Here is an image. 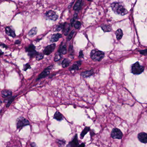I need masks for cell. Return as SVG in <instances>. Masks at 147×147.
Instances as JSON below:
<instances>
[{
	"label": "cell",
	"mask_w": 147,
	"mask_h": 147,
	"mask_svg": "<svg viewBox=\"0 0 147 147\" xmlns=\"http://www.w3.org/2000/svg\"><path fill=\"white\" fill-rule=\"evenodd\" d=\"M3 54H4V52L2 51L1 50H0V56L2 55Z\"/></svg>",
	"instance_id": "60d3db41"
},
{
	"label": "cell",
	"mask_w": 147,
	"mask_h": 147,
	"mask_svg": "<svg viewBox=\"0 0 147 147\" xmlns=\"http://www.w3.org/2000/svg\"><path fill=\"white\" fill-rule=\"evenodd\" d=\"M31 66L29 64V63H26V64L24 65L23 66V70L24 71H26L27 70H28L29 69H31Z\"/></svg>",
	"instance_id": "f1b7e54d"
},
{
	"label": "cell",
	"mask_w": 147,
	"mask_h": 147,
	"mask_svg": "<svg viewBox=\"0 0 147 147\" xmlns=\"http://www.w3.org/2000/svg\"><path fill=\"white\" fill-rule=\"evenodd\" d=\"M26 51L28 52V55L31 58L36 56L39 53L35 50V47L33 44H30L28 47L26 48Z\"/></svg>",
	"instance_id": "277c9868"
},
{
	"label": "cell",
	"mask_w": 147,
	"mask_h": 147,
	"mask_svg": "<svg viewBox=\"0 0 147 147\" xmlns=\"http://www.w3.org/2000/svg\"><path fill=\"white\" fill-rule=\"evenodd\" d=\"M94 73L93 70H90L89 71H85L82 72L81 74V76L84 78L89 77L91 76H92Z\"/></svg>",
	"instance_id": "e0dca14e"
},
{
	"label": "cell",
	"mask_w": 147,
	"mask_h": 147,
	"mask_svg": "<svg viewBox=\"0 0 147 147\" xmlns=\"http://www.w3.org/2000/svg\"><path fill=\"white\" fill-rule=\"evenodd\" d=\"M6 33L7 34L11 37L14 38L16 37L15 31L10 26H7L5 28Z\"/></svg>",
	"instance_id": "7c38bea8"
},
{
	"label": "cell",
	"mask_w": 147,
	"mask_h": 147,
	"mask_svg": "<svg viewBox=\"0 0 147 147\" xmlns=\"http://www.w3.org/2000/svg\"><path fill=\"white\" fill-rule=\"evenodd\" d=\"M44 56L43 54L41 53H39L36 56V59L37 61H40L42 60V59L44 58Z\"/></svg>",
	"instance_id": "4316f807"
},
{
	"label": "cell",
	"mask_w": 147,
	"mask_h": 147,
	"mask_svg": "<svg viewBox=\"0 0 147 147\" xmlns=\"http://www.w3.org/2000/svg\"><path fill=\"white\" fill-rule=\"evenodd\" d=\"M70 30V25H69L68 26H67V27L66 29H64V35H68Z\"/></svg>",
	"instance_id": "836d02e7"
},
{
	"label": "cell",
	"mask_w": 147,
	"mask_h": 147,
	"mask_svg": "<svg viewBox=\"0 0 147 147\" xmlns=\"http://www.w3.org/2000/svg\"><path fill=\"white\" fill-rule=\"evenodd\" d=\"M147 134L145 132H141L138 134V138L139 141L143 143H147Z\"/></svg>",
	"instance_id": "8fae6325"
},
{
	"label": "cell",
	"mask_w": 147,
	"mask_h": 147,
	"mask_svg": "<svg viewBox=\"0 0 147 147\" xmlns=\"http://www.w3.org/2000/svg\"><path fill=\"white\" fill-rule=\"evenodd\" d=\"M58 144H59V145L60 146H61L62 145H63L64 144H65V141L63 140H58Z\"/></svg>",
	"instance_id": "e575fe53"
},
{
	"label": "cell",
	"mask_w": 147,
	"mask_h": 147,
	"mask_svg": "<svg viewBox=\"0 0 147 147\" xmlns=\"http://www.w3.org/2000/svg\"><path fill=\"white\" fill-rule=\"evenodd\" d=\"M77 16H78L77 14L76 13H75L74 15V16L73 17V18L71 19V23L72 26H73L74 25V23L76 21V19L77 18Z\"/></svg>",
	"instance_id": "83f0119b"
},
{
	"label": "cell",
	"mask_w": 147,
	"mask_h": 147,
	"mask_svg": "<svg viewBox=\"0 0 147 147\" xmlns=\"http://www.w3.org/2000/svg\"><path fill=\"white\" fill-rule=\"evenodd\" d=\"M45 16L49 19L56 21L58 17V15L54 11H49L45 13Z\"/></svg>",
	"instance_id": "9c48e42d"
},
{
	"label": "cell",
	"mask_w": 147,
	"mask_h": 147,
	"mask_svg": "<svg viewBox=\"0 0 147 147\" xmlns=\"http://www.w3.org/2000/svg\"><path fill=\"white\" fill-rule=\"evenodd\" d=\"M81 61L77 62L76 63H75V64H74V65H73V66L70 68L69 70L70 71L78 70L79 69V66L81 65Z\"/></svg>",
	"instance_id": "9a60e30c"
},
{
	"label": "cell",
	"mask_w": 147,
	"mask_h": 147,
	"mask_svg": "<svg viewBox=\"0 0 147 147\" xmlns=\"http://www.w3.org/2000/svg\"><path fill=\"white\" fill-rule=\"evenodd\" d=\"M101 28L104 32H110L112 30L111 27L108 25L104 24L101 26Z\"/></svg>",
	"instance_id": "d6986e66"
},
{
	"label": "cell",
	"mask_w": 147,
	"mask_h": 147,
	"mask_svg": "<svg viewBox=\"0 0 147 147\" xmlns=\"http://www.w3.org/2000/svg\"><path fill=\"white\" fill-rule=\"evenodd\" d=\"M0 47H2L3 48H7L8 47L6 45L4 44L0 43Z\"/></svg>",
	"instance_id": "d590c367"
},
{
	"label": "cell",
	"mask_w": 147,
	"mask_h": 147,
	"mask_svg": "<svg viewBox=\"0 0 147 147\" xmlns=\"http://www.w3.org/2000/svg\"><path fill=\"white\" fill-rule=\"evenodd\" d=\"M70 61L69 59H64L62 62V63L63 67L66 68V67H67L69 65V64H70Z\"/></svg>",
	"instance_id": "cb8c5ba5"
},
{
	"label": "cell",
	"mask_w": 147,
	"mask_h": 147,
	"mask_svg": "<svg viewBox=\"0 0 147 147\" xmlns=\"http://www.w3.org/2000/svg\"><path fill=\"white\" fill-rule=\"evenodd\" d=\"M31 147H38L36 143L35 142H32L31 143Z\"/></svg>",
	"instance_id": "74e56055"
},
{
	"label": "cell",
	"mask_w": 147,
	"mask_h": 147,
	"mask_svg": "<svg viewBox=\"0 0 147 147\" xmlns=\"http://www.w3.org/2000/svg\"><path fill=\"white\" fill-rule=\"evenodd\" d=\"M1 95L3 97H8L12 95V92L10 90H4L1 92Z\"/></svg>",
	"instance_id": "ffe728a7"
},
{
	"label": "cell",
	"mask_w": 147,
	"mask_h": 147,
	"mask_svg": "<svg viewBox=\"0 0 147 147\" xmlns=\"http://www.w3.org/2000/svg\"><path fill=\"white\" fill-rule=\"evenodd\" d=\"M111 7L113 12L116 14L124 16L128 13V11L122 3L114 2L112 3Z\"/></svg>",
	"instance_id": "6da1fadb"
},
{
	"label": "cell",
	"mask_w": 147,
	"mask_h": 147,
	"mask_svg": "<svg viewBox=\"0 0 147 147\" xmlns=\"http://www.w3.org/2000/svg\"><path fill=\"white\" fill-rule=\"evenodd\" d=\"M81 3H82V0H78L74 6V11H77V10H79V9H80V8H81Z\"/></svg>",
	"instance_id": "7402d4cb"
},
{
	"label": "cell",
	"mask_w": 147,
	"mask_h": 147,
	"mask_svg": "<svg viewBox=\"0 0 147 147\" xmlns=\"http://www.w3.org/2000/svg\"><path fill=\"white\" fill-rule=\"evenodd\" d=\"M65 24H60L59 25L57 26L56 28V30L57 31H60L61 29H64V27L65 26Z\"/></svg>",
	"instance_id": "484cf974"
},
{
	"label": "cell",
	"mask_w": 147,
	"mask_h": 147,
	"mask_svg": "<svg viewBox=\"0 0 147 147\" xmlns=\"http://www.w3.org/2000/svg\"><path fill=\"white\" fill-rule=\"evenodd\" d=\"M132 73L135 75L142 74L144 70V67L141 66L138 62L133 64L132 66Z\"/></svg>",
	"instance_id": "3957f363"
},
{
	"label": "cell",
	"mask_w": 147,
	"mask_h": 147,
	"mask_svg": "<svg viewBox=\"0 0 147 147\" xmlns=\"http://www.w3.org/2000/svg\"><path fill=\"white\" fill-rule=\"evenodd\" d=\"M52 67L53 66H51L48 67L47 68L45 69V70L39 76L38 78L36 79V81L39 80L40 79L44 78L46 76H47L50 74V70Z\"/></svg>",
	"instance_id": "52a82bcc"
},
{
	"label": "cell",
	"mask_w": 147,
	"mask_h": 147,
	"mask_svg": "<svg viewBox=\"0 0 147 147\" xmlns=\"http://www.w3.org/2000/svg\"><path fill=\"white\" fill-rule=\"evenodd\" d=\"M81 25V23H80V22H79V21H77V22H76V23L75 24L74 27H75V29H78L80 27Z\"/></svg>",
	"instance_id": "f546056e"
},
{
	"label": "cell",
	"mask_w": 147,
	"mask_h": 147,
	"mask_svg": "<svg viewBox=\"0 0 147 147\" xmlns=\"http://www.w3.org/2000/svg\"><path fill=\"white\" fill-rule=\"evenodd\" d=\"M56 47V45L55 44H52L49 45L47 47H45V49L43 50V53L45 55H50L51 53L54 51Z\"/></svg>",
	"instance_id": "ba28073f"
},
{
	"label": "cell",
	"mask_w": 147,
	"mask_h": 147,
	"mask_svg": "<svg viewBox=\"0 0 147 147\" xmlns=\"http://www.w3.org/2000/svg\"><path fill=\"white\" fill-rule=\"evenodd\" d=\"M90 128L89 127H85L84 130L81 132V134L80 135V138L83 139L85 135L88 133V132L89 131Z\"/></svg>",
	"instance_id": "603a6c76"
},
{
	"label": "cell",
	"mask_w": 147,
	"mask_h": 147,
	"mask_svg": "<svg viewBox=\"0 0 147 147\" xmlns=\"http://www.w3.org/2000/svg\"><path fill=\"white\" fill-rule=\"evenodd\" d=\"M116 35L117 39L118 40L121 39L123 36V32L121 29H118L116 31Z\"/></svg>",
	"instance_id": "44dd1931"
},
{
	"label": "cell",
	"mask_w": 147,
	"mask_h": 147,
	"mask_svg": "<svg viewBox=\"0 0 147 147\" xmlns=\"http://www.w3.org/2000/svg\"><path fill=\"white\" fill-rule=\"evenodd\" d=\"M79 145V141L77 138V135L76 134L73 140L71 142H70L66 147H78Z\"/></svg>",
	"instance_id": "30bf717a"
},
{
	"label": "cell",
	"mask_w": 147,
	"mask_h": 147,
	"mask_svg": "<svg viewBox=\"0 0 147 147\" xmlns=\"http://www.w3.org/2000/svg\"><path fill=\"white\" fill-rule=\"evenodd\" d=\"M123 134L121 130L118 128H114L111 133V136L115 139H120L122 138Z\"/></svg>",
	"instance_id": "8992f818"
},
{
	"label": "cell",
	"mask_w": 147,
	"mask_h": 147,
	"mask_svg": "<svg viewBox=\"0 0 147 147\" xmlns=\"http://www.w3.org/2000/svg\"><path fill=\"white\" fill-rule=\"evenodd\" d=\"M62 54H61L58 51V52L56 53V54H55V57L54 58V61L55 62H57L58 61L60 60L62 58Z\"/></svg>",
	"instance_id": "d4e9b609"
},
{
	"label": "cell",
	"mask_w": 147,
	"mask_h": 147,
	"mask_svg": "<svg viewBox=\"0 0 147 147\" xmlns=\"http://www.w3.org/2000/svg\"><path fill=\"white\" fill-rule=\"evenodd\" d=\"M67 50H66V44L62 45V44L61 45L59 49L58 52L60 53L61 54H66Z\"/></svg>",
	"instance_id": "5bb4252c"
},
{
	"label": "cell",
	"mask_w": 147,
	"mask_h": 147,
	"mask_svg": "<svg viewBox=\"0 0 147 147\" xmlns=\"http://www.w3.org/2000/svg\"><path fill=\"white\" fill-rule=\"evenodd\" d=\"M79 58H83V52H82V50H80L79 53Z\"/></svg>",
	"instance_id": "8d00e7d4"
},
{
	"label": "cell",
	"mask_w": 147,
	"mask_h": 147,
	"mask_svg": "<svg viewBox=\"0 0 147 147\" xmlns=\"http://www.w3.org/2000/svg\"><path fill=\"white\" fill-rule=\"evenodd\" d=\"M62 35L60 33H57L53 35L50 39V41L51 42H57L59 39L62 37Z\"/></svg>",
	"instance_id": "4fadbf2b"
},
{
	"label": "cell",
	"mask_w": 147,
	"mask_h": 147,
	"mask_svg": "<svg viewBox=\"0 0 147 147\" xmlns=\"http://www.w3.org/2000/svg\"><path fill=\"white\" fill-rule=\"evenodd\" d=\"M54 118L58 121H61V120H63V117L61 113L59 112L58 111H57L54 115Z\"/></svg>",
	"instance_id": "ac0fdd59"
},
{
	"label": "cell",
	"mask_w": 147,
	"mask_h": 147,
	"mask_svg": "<svg viewBox=\"0 0 147 147\" xmlns=\"http://www.w3.org/2000/svg\"><path fill=\"white\" fill-rule=\"evenodd\" d=\"M74 31L73 30V31H72V32H70V34L68 36V38H67V41H70V40L72 39V38H73V36H74Z\"/></svg>",
	"instance_id": "1f68e13d"
},
{
	"label": "cell",
	"mask_w": 147,
	"mask_h": 147,
	"mask_svg": "<svg viewBox=\"0 0 147 147\" xmlns=\"http://www.w3.org/2000/svg\"><path fill=\"white\" fill-rule=\"evenodd\" d=\"M38 32V29L37 27H35L32 28L28 32V36L29 37H32L36 34Z\"/></svg>",
	"instance_id": "2e32d148"
},
{
	"label": "cell",
	"mask_w": 147,
	"mask_h": 147,
	"mask_svg": "<svg viewBox=\"0 0 147 147\" xmlns=\"http://www.w3.org/2000/svg\"><path fill=\"white\" fill-rule=\"evenodd\" d=\"M20 43H21L20 41H19V40H16L15 42V44H16V45H19V44H20Z\"/></svg>",
	"instance_id": "f35d334b"
},
{
	"label": "cell",
	"mask_w": 147,
	"mask_h": 147,
	"mask_svg": "<svg viewBox=\"0 0 147 147\" xmlns=\"http://www.w3.org/2000/svg\"><path fill=\"white\" fill-rule=\"evenodd\" d=\"M15 97H16V96L11 97V98H10V99L9 100V101H8V104H7V106H6L7 107H9L10 106V105H11V104L13 101V100H14V98Z\"/></svg>",
	"instance_id": "4dcf8cb0"
},
{
	"label": "cell",
	"mask_w": 147,
	"mask_h": 147,
	"mask_svg": "<svg viewBox=\"0 0 147 147\" xmlns=\"http://www.w3.org/2000/svg\"><path fill=\"white\" fill-rule=\"evenodd\" d=\"M139 52L142 55H144V56H146L147 54V50L146 49H144V50H139Z\"/></svg>",
	"instance_id": "d6a6232c"
},
{
	"label": "cell",
	"mask_w": 147,
	"mask_h": 147,
	"mask_svg": "<svg viewBox=\"0 0 147 147\" xmlns=\"http://www.w3.org/2000/svg\"><path fill=\"white\" fill-rule=\"evenodd\" d=\"M29 121L23 117H20L17 119L16 128L17 129H20L24 126L29 125Z\"/></svg>",
	"instance_id": "5b68a950"
},
{
	"label": "cell",
	"mask_w": 147,
	"mask_h": 147,
	"mask_svg": "<svg viewBox=\"0 0 147 147\" xmlns=\"http://www.w3.org/2000/svg\"><path fill=\"white\" fill-rule=\"evenodd\" d=\"M90 56L93 61L99 62L104 57V53L101 51L95 49L91 51Z\"/></svg>",
	"instance_id": "7a4b0ae2"
},
{
	"label": "cell",
	"mask_w": 147,
	"mask_h": 147,
	"mask_svg": "<svg viewBox=\"0 0 147 147\" xmlns=\"http://www.w3.org/2000/svg\"><path fill=\"white\" fill-rule=\"evenodd\" d=\"M85 147V144L84 143H81V144L79 145L78 147Z\"/></svg>",
	"instance_id": "ab89813d"
}]
</instances>
